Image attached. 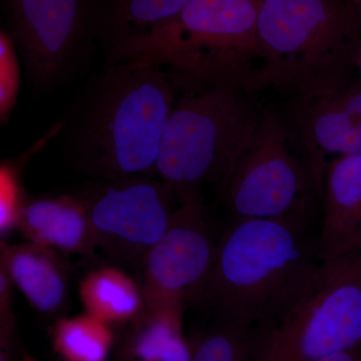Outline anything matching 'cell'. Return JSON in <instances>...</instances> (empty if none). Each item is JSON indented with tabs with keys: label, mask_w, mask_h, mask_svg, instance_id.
Instances as JSON below:
<instances>
[{
	"label": "cell",
	"mask_w": 361,
	"mask_h": 361,
	"mask_svg": "<svg viewBox=\"0 0 361 361\" xmlns=\"http://www.w3.org/2000/svg\"><path fill=\"white\" fill-rule=\"evenodd\" d=\"M174 219L144 263L145 308L195 305L212 268L218 238L200 191L177 193Z\"/></svg>",
	"instance_id": "30bf717a"
},
{
	"label": "cell",
	"mask_w": 361,
	"mask_h": 361,
	"mask_svg": "<svg viewBox=\"0 0 361 361\" xmlns=\"http://www.w3.org/2000/svg\"><path fill=\"white\" fill-rule=\"evenodd\" d=\"M80 197L97 248L122 262L144 260L167 232L180 203L175 190L153 176L99 180Z\"/></svg>",
	"instance_id": "9c48e42d"
},
{
	"label": "cell",
	"mask_w": 361,
	"mask_h": 361,
	"mask_svg": "<svg viewBox=\"0 0 361 361\" xmlns=\"http://www.w3.org/2000/svg\"><path fill=\"white\" fill-rule=\"evenodd\" d=\"M253 327L214 320V324L192 345L190 361H251Z\"/></svg>",
	"instance_id": "d6986e66"
},
{
	"label": "cell",
	"mask_w": 361,
	"mask_h": 361,
	"mask_svg": "<svg viewBox=\"0 0 361 361\" xmlns=\"http://www.w3.org/2000/svg\"><path fill=\"white\" fill-rule=\"evenodd\" d=\"M320 198L319 260L361 250V155L338 157L329 161Z\"/></svg>",
	"instance_id": "4fadbf2b"
},
{
	"label": "cell",
	"mask_w": 361,
	"mask_h": 361,
	"mask_svg": "<svg viewBox=\"0 0 361 361\" xmlns=\"http://www.w3.org/2000/svg\"><path fill=\"white\" fill-rule=\"evenodd\" d=\"M260 2L190 0L135 61L163 68L175 84L231 85L249 94L260 61Z\"/></svg>",
	"instance_id": "8992f818"
},
{
	"label": "cell",
	"mask_w": 361,
	"mask_h": 361,
	"mask_svg": "<svg viewBox=\"0 0 361 361\" xmlns=\"http://www.w3.org/2000/svg\"><path fill=\"white\" fill-rule=\"evenodd\" d=\"M260 61L249 94L270 87L293 99L350 84L361 13L344 0H261Z\"/></svg>",
	"instance_id": "7a4b0ae2"
},
{
	"label": "cell",
	"mask_w": 361,
	"mask_h": 361,
	"mask_svg": "<svg viewBox=\"0 0 361 361\" xmlns=\"http://www.w3.org/2000/svg\"><path fill=\"white\" fill-rule=\"evenodd\" d=\"M291 113L320 196L326 159L361 155V84L293 99Z\"/></svg>",
	"instance_id": "8fae6325"
},
{
	"label": "cell",
	"mask_w": 361,
	"mask_h": 361,
	"mask_svg": "<svg viewBox=\"0 0 361 361\" xmlns=\"http://www.w3.org/2000/svg\"><path fill=\"white\" fill-rule=\"evenodd\" d=\"M291 144L283 121L262 111L253 139L219 191L231 221H310L314 193H319L310 166Z\"/></svg>",
	"instance_id": "52a82bcc"
},
{
	"label": "cell",
	"mask_w": 361,
	"mask_h": 361,
	"mask_svg": "<svg viewBox=\"0 0 361 361\" xmlns=\"http://www.w3.org/2000/svg\"><path fill=\"white\" fill-rule=\"evenodd\" d=\"M51 344L63 361H106L114 332L111 325L85 312L58 320L52 327Z\"/></svg>",
	"instance_id": "ac0fdd59"
},
{
	"label": "cell",
	"mask_w": 361,
	"mask_h": 361,
	"mask_svg": "<svg viewBox=\"0 0 361 361\" xmlns=\"http://www.w3.org/2000/svg\"><path fill=\"white\" fill-rule=\"evenodd\" d=\"M87 25L104 65L135 61L157 28L190 0H85Z\"/></svg>",
	"instance_id": "7c38bea8"
},
{
	"label": "cell",
	"mask_w": 361,
	"mask_h": 361,
	"mask_svg": "<svg viewBox=\"0 0 361 361\" xmlns=\"http://www.w3.org/2000/svg\"><path fill=\"white\" fill-rule=\"evenodd\" d=\"M14 289L13 280L6 268L0 265V326L16 323L13 310Z\"/></svg>",
	"instance_id": "7402d4cb"
},
{
	"label": "cell",
	"mask_w": 361,
	"mask_h": 361,
	"mask_svg": "<svg viewBox=\"0 0 361 361\" xmlns=\"http://www.w3.org/2000/svg\"><path fill=\"white\" fill-rule=\"evenodd\" d=\"M361 346V250L317 263L253 327L251 361H318Z\"/></svg>",
	"instance_id": "277c9868"
},
{
	"label": "cell",
	"mask_w": 361,
	"mask_h": 361,
	"mask_svg": "<svg viewBox=\"0 0 361 361\" xmlns=\"http://www.w3.org/2000/svg\"><path fill=\"white\" fill-rule=\"evenodd\" d=\"M172 84L174 102L157 177L176 193L199 191L203 185L220 191L253 139L262 111L236 85Z\"/></svg>",
	"instance_id": "5b68a950"
},
{
	"label": "cell",
	"mask_w": 361,
	"mask_h": 361,
	"mask_svg": "<svg viewBox=\"0 0 361 361\" xmlns=\"http://www.w3.org/2000/svg\"><path fill=\"white\" fill-rule=\"evenodd\" d=\"M20 361H37L30 353H23Z\"/></svg>",
	"instance_id": "d4e9b609"
},
{
	"label": "cell",
	"mask_w": 361,
	"mask_h": 361,
	"mask_svg": "<svg viewBox=\"0 0 361 361\" xmlns=\"http://www.w3.org/2000/svg\"><path fill=\"white\" fill-rule=\"evenodd\" d=\"M185 308H145L123 346L127 361H190L192 345L183 336Z\"/></svg>",
	"instance_id": "e0dca14e"
},
{
	"label": "cell",
	"mask_w": 361,
	"mask_h": 361,
	"mask_svg": "<svg viewBox=\"0 0 361 361\" xmlns=\"http://www.w3.org/2000/svg\"><path fill=\"white\" fill-rule=\"evenodd\" d=\"M18 230L30 243L63 253L90 255L97 248L87 204L80 196L26 201Z\"/></svg>",
	"instance_id": "5bb4252c"
},
{
	"label": "cell",
	"mask_w": 361,
	"mask_h": 361,
	"mask_svg": "<svg viewBox=\"0 0 361 361\" xmlns=\"http://www.w3.org/2000/svg\"><path fill=\"white\" fill-rule=\"evenodd\" d=\"M360 361H361V348H360Z\"/></svg>",
	"instance_id": "4316f807"
},
{
	"label": "cell",
	"mask_w": 361,
	"mask_h": 361,
	"mask_svg": "<svg viewBox=\"0 0 361 361\" xmlns=\"http://www.w3.org/2000/svg\"><path fill=\"white\" fill-rule=\"evenodd\" d=\"M21 63L13 39L6 30L0 32V120L8 122L18 103L21 87Z\"/></svg>",
	"instance_id": "ffe728a7"
},
{
	"label": "cell",
	"mask_w": 361,
	"mask_h": 361,
	"mask_svg": "<svg viewBox=\"0 0 361 361\" xmlns=\"http://www.w3.org/2000/svg\"><path fill=\"white\" fill-rule=\"evenodd\" d=\"M78 293L85 312L110 325L135 322L145 311L142 287L111 266L90 271L80 281Z\"/></svg>",
	"instance_id": "2e32d148"
},
{
	"label": "cell",
	"mask_w": 361,
	"mask_h": 361,
	"mask_svg": "<svg viewBox=\"0 0 361 361\" xmlns=\"http://www.w3.org/2000/svg\"><path fill=\"white\" fill-rule=\"evenodd\" d=\"M360 348L341 351V353L326 356L318 361H360Z\"/></svg>",
	"instance_id": "603a6c76"
},
{
	"label": "cell",
	"mask_w": 361,
	"mask_h": 361,
	"mask_svg": "<svg viewBox=\"0 0 361 361\" xmlns=\"http://www.w3.org/2000/svg\"><path fill=\"white\" fill-rule=\"evenodd\" d=\"M7 30L33 94L68 85L89 66L94 44L85 0H2Z\"/></svg>",
	"instance_id": "ba28073f"
},
{
	"label": "cell",
	"mask_w": 361,
	"mask_h": 361,
	"mask_svg": "<svg viewBox=\"0 0 361 361\" xmlns=\"http://www.w3.org/2000/svg\"><path fill=\"white\" fill-rule=\"evenodd\" d=\"M344 1L348 2L350 6L355 7L356 11H360L361 13V0H344Z\"/></svg>",
	"instance_id": "cb8c5ba5"
},
{
	"label": "cell",
	"mask_w": 361,
	"mask_h": 361,
	"mask_svg": "<svg viewBox=\"0 0 361 361\" xmlns=\"http://www.w3.org/2000/svg\"><path fill=\"white\" fill-rule=\"evenodd\" d=\"M296 218L231 221L195 305L254 327L318 262L317 233Z\"/></svg>",
	"instance_id": "3957f363"
},
{
	"label": "cell",
	"mask_w": 361,
	"mask_h": 361,
	"mask_svg": "<svg viewBox=\"0 0 361 361\" xmlns=\"http://www.w3.org/2000/svg\"><path fill=\"white\" fill-rule=\"evenodd\" d=\"M356 66H357L358 73H360V82L361 84V47L360 52H358L357 61H356Z\"/></svg>",
	"instance_id": "484cf974"
},
{
	"label": "cell",
	"mask_w": 361,
	"mask_h": 361,
	"mask_svg": "<svg viewBox=\"0 0 361 361\" xmlns=\"http://www.w3.org/2000/svg\"><path fill=\"white\" fill-rule=\"evenodd\" d=\"M175 90L163 68L104 65L80 90L61 137L78 172L99 180L157 177Z\"/></svg>",
	"instance_id": "6da1fadb"
},
{
	"label": "cell",
	"mask_w": 361,
	"mask_h": 361,
	"mask_svg": "<svg viewBox=\"0 0 361 361\" xmlns=\"http://www.w3.org/2000/svg\"><path fill=\"white\" fill-rule=\"evenodd\" d=\"M0 265L27 302L44 314L59 312L68 298V282L58 251L28 243L9 245L1 241Z\"/></svg>",
	"instance_id": "9a60e30c"
},
{
	"label": "cell",
	"mask_w": 361,
	"mask_h": 361,
	"mask_svg": "<svg viewBox=\"0 0 361 361\" xmlns=\"http://www.w3.org/2000/svg\"><path fill=\"white\" fill-rule=\"evenodd\" d=\"M26 200L20 180L13 165L4 164L0 170V236L6 238L18 229Z\"/></svg>",
	"instance_id": "44dd1931"
}]
</instances>
